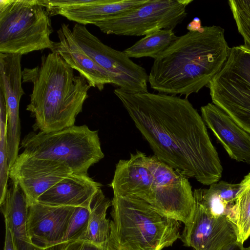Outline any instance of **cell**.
Segmentation results:
<instances>
[{"instance_id":"cell-1","label":"cell","mask_w":250,"mask_h":250,"mask_svg":"<svg viewBox=\"0 0 250 250\" xmlns=\"http://www.w3.org/2000/svg\"><path fill=\"white\" fill-rule=\"evenodd\" d=\"M160 161L205 185L218 182L223 167L205 122L187 98L114 90Z\"/></svg>"},{"instance_id":"cell-2","label":"cell","mask_w":250,"mask_h":250,"mask_svg":"<svg viewBox=\"0 0 250 250\" xmlns=\"http://www.w3.org/2000/svg\"><path fill=\"white\" fill-rule=\"evenodd\" d=\"M224 33L223 28L212 25L178 37L154 59L148 75L151 88L160 93L187 98L207 86L229 54Z\"/></svg>"},{"instance_id":"cell-3","label":"cell","mask_w":250,"mask_h":250,"mask_svg":"<svg viewBox=\"0 0 250 250\" xmlns=\"http://www.w3.org/2000/svg\"><path fill=\"white\" fill-rule=\"evenodd\" d=\"M23 83L33 84L26 110L35 122L34 131L49 133L74 125L92 87L56 52L43 55L40 65L24 68Z\"/></svg>"},{"instance_id":"cell-4","label":"cell","mask_w":250,"mask_h":250,"mask_svg":"<svg viewBox=\"0 0 250 250\" xmlns=\"http://www.w3.org/2000/svg\"><path fill=\"white\" fill-rule=\"evenodd\" d=\"M111 203L110 250H162L180 238L179 221L145 202L114 196Z\"/></svg>"},{"instance_id":"cell-5","label":"cell","mask_w":250,"mask_h":250,"mask_svg":"<svg viewBox=\"0 0 250 250\" xmlns=\"http://www.w3.org/2000/svg\"><path fill=\"white\" fill-rule=\"evenodd\" d=\"M21 145L25 153L64 164L76 174H87L89 168L104 157L98 131L86 125L49 133L31 132Z\"/></svg>"},{"instance_id":"cell-6","label":"cell","mask_w":250,"mask_h":250,"mask_svg":"<svg viewBox=\"0 0 250 250\" xmlns=\"http://www.w3.org/2000/svg\"><path fill=\"white\" fill-rule=\"evenodd\" d=\"M49 16L40 0H0V53L22 55L50 49Z\"/></svg>"},{"instance_id":"cell-7","label":"cell","mask_w":250,"mask_h":250,"mask_svg":"<svg viewBox=\"0 0 250 250\" xmlns=\"http://www.w3.org/2000/svg\"><path fill=\"white\" fill-rule=\"evenodd\" d=\"M213 103L250 134V50L230 48L221 70L207 86Z\"/></svg>"},{"instance_id":"cell-8","label":"cell","mask_w":250,"mask_h":250,"mask_svg":"<svg viewBox=\"0 0 250 250\" xmlns=\"http://www.w3.org/2000/svg\"><path fill=\"white\" fill-rule=\"evenodd\" d=\"M192 0H148L124 14L95 22L104 33L146 36L163 29H174L186 17Z\"/></svg>"},{"instance_id":"cell-9","label":"cell","mask_w":250,"mask_h":250,"mask_svg":"<svg viewBox=\"0 0 250 250\" xmlns=\"http://www.w3.org/2000/svg\"><path fill=\"white\" fill-rule=\"evenodd\" d=\"M72 34L80 45L104 69L119 88L131 92H147L148 75L124 51L115 50L102 42L85 25L75 24Z\"/></svg>"},{"instance_id":"cell-10","label":"cell","mask_w":250,"mask_h":250,"mask_svg":"<svg viewBox=\"0 0 250 250\" xmlns=\"http://www.w3.org/2000/svg\"><path fill=\"white\" fill-rule=\"evenodd\" d=\"M146 160L156 182L151 208L165 217L187 224L192 218L195 206L188 178L155 155L146 156Z\"/></svg>"},{"instance_id":"cell-11","label":"cell","mask_w":250,"mask_h":250,"mask_svg":"<svg viewBox=\"0 0 250 250\" xmlns=\"http://www.w3.org/2000/svg\"><path fill=\"white\" fill-rule=\"evenodd\" d=\"M73 173L64 164L38 158L23 151L9 169V177L19 184L29 205L37 202L41 195Z\"/></svg>"},{"instance_id":"cell-12","label":"cell","mask_w":250,"mask_h":250,"mask_svg":"<svg viewBox=\"0 0 250 250\" xmlns=\"http://www.w3.org/2000/svg\"><path fill=\"white\" fill-rule=\"evenodd\" d=\"M195 203L192 218L185 225L180 238L184 246L192 250H221L237 241L234 222L226 216H215L198 202Z\"/></svg>"},{"instance_id":"cell-13","label":"cell","mask_w":250,"mask_h":250,"mask_svg":"<svg viewBox=\"0 0 250 250\" xmlns=\"http://www.w3.org/2000/svg\"><path fill=\"white\" fill-rule=\"evenodd\" d=\"M148 0H40L50 16L85 25L124 14Z\"/></svg>"},{"instance_id":"cell-14","label":"cell","mask_w":250,"mask_h":250,"mask_svg":"<svg viewBox=\"0 0 250 250\" xmlns=\"http://www.w3.org/2000/svg\"><path fill=\"white\" fill-rule=\"evenodd\" d=\"M75 208L50 206L38 201L29 205L27 230L32 244L38 250H51L57 246Z\"/></svg>"},{"instance_id":"cell-15","label":"cell","mask_w":250,"mask_h":250,"mask_svg":"<svg viewBox=\"0 0 250 250\" xmlns=\"http://www.w3.org/2000/svg\"><path fill=\"white\" fill-rule=\"evenodd\" d=\"M205 123L223 145L230 158L250 164V134L214 104L201 107Z\"/></svg>"},{"instance_id":"cell-16","label":"cell","mask_w":250,"mask_h":250,"mask_svg":"<svg viewBox=\"0 0 250 250\" xmlns=\"http://www.w3.org/2000/svg\"><path fill=\"white\" fill-rule=\"evenodd\" d=\"M59 42H54L51 52L58 53L73 69L83 76L92 87L100 91L106 84H113L110 75L82 48L69 25L62 23L57 31Z\"/></svg>"},{"instance_id":"cell-17","label":"cell","mask_w":250,"mask_h":250,"mask_svg":"<svg viewBox=\"0 0 250 250\" xmlns=\"http://www.w3.org/2000/svg\"><path fill=\"white\" fill-rule=\"evenodd\" d=\"M101 186L88 174L73 173L43 193L37 201L50 206L88 208Z\"/></svg>"},{"instance_id":"cell-18","label":"cell","mask_w":250,"mask_h":250,"mask_svg":"<svg viewBox=\"0 0 250 250\" xmlns=\"http://www.w3.org/2000/svg\"><path fill=\"white\" fill-rule=\"evenodd\" d=\"M0 207L4 220L11 229L18 250H38L32 244L28 233V201L17 182H12Z\"/></svg>"},{"instance_id":"cell-19","label":"cell","mask_w":250,"mask_h":250,"mask_svg":"<svg viewBox=\"0 0 250 250\" xmlns=\"http://www.w3.org/2000/svg\"><path fill=\"white\" fill-rule=\"evenodd\" d=\"M111 201L104 195L101 188L93 196L89 206V219L87 229L79 240L95 245L108 247L110 221L106 218V211Z\"/></svg>"},{"instance_id":"cell-20","label":"cell","mask_w":250,"mask_h":250,"mask_svg":"<svg viewBox=\"0 0 250 250\" xmlns=\"http://www.w3.org/2000/svg\"><path fill=\"white\" fill-rule=\"evenodd\" d=\"M178 38L173 29H163L145 36L124 53L129 58L151 57L156 59Z\"/></svg>"},{"instance_id":"cell-21","label":"cell","mask_w":250,"mask_h":250,"mask_svg":"<svg viewBox=\"0 0 250 250\" xmlns=\"http://www.w3.org/2000/svg\"><path fill=\"white\" fill-rule=\"evenodd\" d=\"M235 201L237 240L243 243L250 235V173L239 183Z\"/></svg>"},{"instance_id":"cell-22","label":"cell","mask_w":250,"mask_h":250,"mask_svg":"<svg viewBox=\"0 0 250 250\" xmlns=\"http://www.w3.org/2000/svg\"><path fill=\"white\" fill-rule=\"evenodd\" d=\"M9 177L7 109L4 96L0 91V203L7 191Z\"/></svg>"},{"instance_id":"cell-23","label":"cell","mask_w":250,"mask_h":250,"mask_svg":"<svg viewBox=\"0 0 250 250\" xmlns=\"http://www.w3.org/2000/svg\"><path fill=\"white\" fill-rule=\"evenodd\" d=\"M88 219L89 208L76 207L63 237L51 250H65L69 244L79 240L87 229Z\"/></svg>"},{"instance_id":"cell-24","label":"cell","mask_w":250,"mask_h":250,"mask_svg":"<svg viewBox=\"0 0 250 250\" xmlns=\"http://www.w3.org/2000/svg\"><path fill=\"white\" fill-rule=\"evenodd\" d=\"M228 3L244 45L250 50V0H229Z\"/></svg>"},{"instance_id":"cell-25","label":"cell","mask_w":250,"mask_h":250,"mask_svg":"<svg viewBox=\"0 0 250 250\" xmlns=\"http://www.w3.org/2000/svg\"><path fill=\"white\" fill-rule=\"evenodd\" d=\"M65 250H110L108 247L100 246L89 242L76 240L68 245Z\"/></svg>"},{"instance_id":"cell-26","label":"cell","mask_w":250,"mask_h":250,"mask_svg":"<svg viewBox=\"0 0 250 250\" xmlns=\"http://www.w3.org/2000/svg\"><path fill=\"white\" fill-rule=\"evenodd\" d=\"M5 236L4 250H18L11 229L8 222L4 220Z\"/></svg>"},{"instance_id":"cell-27","label":"cell","mask_w":250,"mask_h":250,"mask_svg":"<svg viewBox=\"0 0 250 250\" xmlns=\"http://www.w3.org/2000/svg\"><path fill=\"white\" fill-rule=\"evenodd\" d=\"M243 243L237 241L231 242L221 250H248L243 247Z\"/></svg>"},{"instance_id":"cell-28","label":"cell","mask_w":250,"mask_h":250,"mask_svg":"<svg viewBox=\"0 0 250 250\" xmlns=\"http://www.w3.org/2000/svg\"><path fill=\"white\" fill-rule=\"evenodd\" d=\"M202 27L201 21L199 19L195 18L188 24V29L189 31L196 30L199 29Z\"/></svg>"},{"instance_id":"cell-29","label":"cell","mask_w":250,"mask_h":250,"mask_svg":"<svg viewBox=\"0 0 250 250\" xmlns=\"http://www.w3.org/2000/svg\"><path fill=\"white\" fill-rule=\"evenodd\" d=\"M247 250H250V247L248 248H247Z\"/></svg>"}]
</instances>
